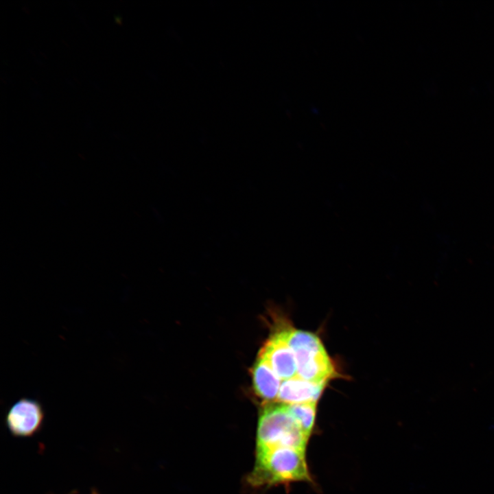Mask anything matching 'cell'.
Returning a JSON list of instances; mask_svg holds the SVG:
<instances>
[{
  "label": "cell",
  "instance_id": "cell-7",
  "mask_svg": "<svg viewBox=\"0 0 494 494\" xmlns=\"http://www.w3.org/2000/svg\"><path fill=\"white\" fill-rule=\"evenodd\" d=\"M252 375L257 395L267 402L277 400L280 378L268 363L259 356L252 367Z\"/></svg>",
  "mask_w": 494,
  "mask_h": 494
},
{
  "label": "cell",
  "instance_id": "cell-6",
  "mask_svg": "<svg viewBox=\"0 0 494 494\" xmlns=\"http://www.w3.org/2000/svg\"><path fill=\"white\" fill-rule=\"evenodd\" d=\"M325 384L311 382L296 375L283 380L277 400L287 405L317 402Z\"/></svg>",
  "mask_w": 494,
  "mask_h": 494
},
{
  "label": "cell",
  "instance_id": "cell-5",
  "mask_svg": "<svg viewBox=\"0 0 494 494\" xmlns=\"http://www.w3.org/2000/svg\"><path fill=\"white\" fill-rule=\"evenodd\" d=\"M259 356L265 360L278 377L283 380L297 375L295 355L280 329L266 342Z\"/></svg>",
  "mask_w": 494,
  "mask_h": 494
},
{
  "label": "cell",
  "instance_id": "cell-9",
  "mask_svg": "<svg viewBox=\"0 0 494 494\" xmlns=\"http://www.w3.org/2000/svg\"><path fill=\"white\" fill-rule=\"evenodd\" d=\"M69 494H80V493H78L77 491H71V492L69 493ZM89 494H99V493H98V491H97L95 489H92L91 490V492H90Z\"/></svg>",
  "mask_w": 494,
  "mask_h": 494
},
{
  "label": "cell",
  "instance_id": "cell-4",
  "mask_svg": "<svg viewBox=\"0 0 494 494\" xmlns=\"http://www.w3.org/2000/svg\"><path fill=\"white\" fill-rule=\"evenodd\" d=\"M45 418V411L40 401L21 397L8 408L4 422L12 436L30 438L41 431Z\"/></svg>",
  "mask_w": 494,
  "mask_h": 494
},
{
  "label": "cell",
  "instance_id": "cell-8",
  "mask_svg": "<svg viewBox=\"0 0 494 494\" xmlns=\"http://www.w3.org/2000/svg\"><path fill=\"white\" fill-rule=\"evenodd\" d=\"M317 402L287 405L288 409L304 433L309 436L316 417Z\"/></svg>",
  "mask_w": 494,
  "mask_h": 494
},
{
  "label": "cell",
  "instance_id": "cell-3",
  "mask_svg": "<svg viewBox=\"0 0 494 494\" xmlns=\"http://www.w3.org/2000/svg\"><path fill=\"white\" fill-rule=\"evenodd\" d=\"M308 438L287 404H269L263 408L258 422L257 451L277 447L305 450Z\"/></svg>",
  "mask_w": 494,
  "mask_h": 494
},
{
  "label": "cell",
  "instance_id": "cell-2",
  "mask_svg": "<svg viewBox=\"0 0 494 494\" xmlns=\"http://www.w3.org/2000/svg\"><path fill=\"white\" fill-rule=\"evenodd\" d=\"M285 340L294 353L297 375L314 383H324L336 375L333 362L315 334L291 327L283 329Z\"/></svg>",
  "mask_w": 494,
  "mask_h": 494
},
{
  "label": "cell",
  "instance_id": "cell-1",
  "mask_svg": "<svg viewBox=\"0 0 494 494\" xmlns=\"http://www.w3.org/2000/svg\"><path fill=\"white\" fill-rule=\"evenodd\" d=\"M249 479L257 486L310 480L305 450L293 447L257 450Z\"/></svg>",
  "mask_w": 494,
  "mask_h": 494
}]
</instances>
